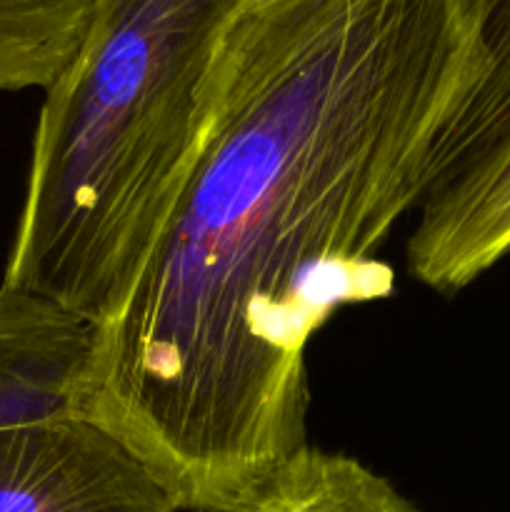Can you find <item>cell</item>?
Returning <instances> with one entry per match:
<instances>
[{"mask_svg":"<svg viewBox=\"0 0 510 512\" xmlns=\"http://www.w3.org/2000/svg\"><path fill=\"white\" fill-rule=\"evenodd\" d=\"M238 3L100 0L45 88L3 285L118 318L210 138Z\"/></svg>","mask_w":510,"mask_h":512,"instance_id":"obj_2","label":"cell"},{"mask_svg":"<svg viewBox=\"0 0 510 512\" xmlns=\"http://www.w3.org/2000/svg\"><path fill=\"white\" fill-rule=\"evenodd\" d=\"M100 0H0V93L50 88L75 58Z\"/></svg>","mask_w":510,"mask_h":512,"instance_id":"obj_8","label":"cell"},{"mask_svg":"<svg viewBox=\"0 0 510 512\" xmlns=\"http://www.w3.org/2000/svg\"><path fill=\"white\" fill-rule=\"evenodd\" d=\"M475 0H240L203 155L118 318L88 418L180 512H233L308 445L310 338L385 300V240L473 55Z\"/></svg>","mask_w":510,"mask_h":512,"instance_id":"obj_1","label":"cell"},{"mask_svg":"<svg viewBox=\"0 0 510 512\" xmlns=\"http://www.w3.org/2000/svg\"><path fill=\"white\" fill-rule=\"evenodd\" d=\"M98 325L0 285V430L88 418Z\"/></svg>","mask_w":510,"mask_h":512,"instance_id":"obj_4","label":"cell"},{"mask_svg":"<svg viewBox=\"0 0 510 512\" xmlns=\"http://www.w3.org/2000/svg\"><path fill=\"white\" fill-rule=\"evenodd\" d=\"M0 512H180L150 465L90 418L0 430Z\"/></svg>","mask_w":510,"mask_h":512,"instance_id":"obj_3","label":"cell"},{"mask_svg":"<svg viewBox=\"0 0 510 512\" xmlns=\"http://www.w3.org/2000/svg\"><path fill=\"white\" fill-rule=\"evenodd\" d=\"M233 512H418L385 478L305 445Z\"/></svg>","mask_w":510,"mask_h":512,"instance_id":"obj_7","label":"cell"},{"mask_svg":"<svg viewBox=\"0 0 510 512\" xmlns=\"http://www.w3.org/2000/svg\"><path fill=\"white\" fill-rule=\"evenodd\" d=\"M508 150L510 0H475L468 73L430 138L415 210L443 208Z\"/></svg>","mask_w":510,"mask_h":512,"instance_id":"obj_5","label":"cell"},{"mask_svg":"<svg viewBox=\"0 0 510 512\" xmlns=\"http://www.w3.org/2000/svg\"><path fill=\"white\" fill-rule=\"evenodd\" d=\"M510 253V150L433 213L415 215L408 273L438 293H458Z\"/></svg>","mask_w":510,"mask_h":512,"instance_id":"obj_6","label":"cell"}]
</instances>
